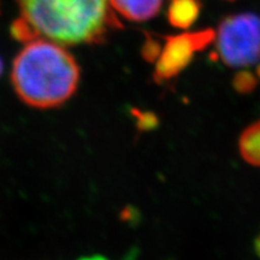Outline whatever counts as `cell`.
Returning a JSON list of instances; mask_svg holds the SVG:
<instances>
[{
    "mask_svg": "<svg viewBox=\"0 0 260 260\" xmlns=\"http://www.w3.org/2000/svg\"><path fill=\"white\" fill-rule=\"evenodd\" d=\"M213 39L212 30L187 32L169 38L155 61V80L161 82L176 77L188 67L194 54L204 50Z\"/></svg>",
    "mask_w": 260,
    "mask_h": 260,
    "instance_id": "cell-4",
    "label": "cell"
},
{
    "mask_svg": "<svg viewBox=\"0 0 260 260\" xmlns=\"http://www.w3.org/2000/svg\"><path fill=\"white\" fill-rule=\"evenodd\" d=\"M80 80V65L71 52L47 39L25 42L11 68L15 93L25 105L40 110L67 103L76 93Z\"/></svg>",
    "mask_w": 260,
    "mask_h": 260,
    "instance_id": "cell-2",
    "label": "cell"
},
{
    "mask_svg": "<svg viewBox=\"0 0 260 260\" xmlns=\"http://www.w3.org/2000/svg\"><path fill=\"white\" fill-rule=\"evenodd\" d=\"M113 11L132 22H145L160 11L162 0H109Z\"/></svg>",
    "mask_w": 260,
    "mask_h": 260,
    "instance_id": "cell-5",
    "label": "cell"
},
{
    "mask_svg": "<svg viewBox=\"0 0 260 260\" xmlns=\"http://www.w3.org/2000/svg\"><path fill=\"white\" fill-rule=\"evenodd\" d=\"M258 73H259V76H260V69H259V71H258Z\"/></svg>",
    "mask_w": 260,
    "mask_h": 260,
    "instance_id": "cell-12",
    "label": "cell"
},
{
    "mask_svg": "<svg viewBox=\"0 0 260 260\" xmlns=\"http://www.w3.org/2000/svg\"><path fill=\"white\" fill-rule=\"evenodd\" d=\"M240 153L249 164L260 167V121L249 125L240 138Z\"/></svg>",
    "mask_w": 260,
    "mask_h": 260,
    "instance_id": "cell-7",
    "label": "cell"
},
{
    "mask_svg": "<svg viewBox=\"0 0 260 260\" xmlns=\"http://www.w3.org/2000/svg\"><path fill=\"white\" fill-rule=\"evenodd\" d=\"M255 84H256L255 77L252 76L249 73H246V71L240 73L235 77V80H234V86H235V88L241 93H246V92H249V90H252L255 87Z\"/></svg>",
    "mask_w": 260,
    "mask_h": 260,
    "instance_id": "cell-8",
    "label": "cell"
},
{
    "mask_svg": "<svg viewBox=\"0 0 260 260\" xmlns=\"http://www.w3.org/2000/svg\"><path fill=\"white\" fill-rule=\"evenodd\" d=\"M12 34L27 42L47 39L64 46L98 44L118 24L109 0H17Z\"/></svg>",
    "mask_w": 260,
    "mask_h": 260,
    "instance_id": "cell-1",
    "label": "cell"
},
{
    "mask_svg": "<svg viewBox=\"0 0 260 260\" xmlns=\"http://www.w3.org/2000/svg\"><path fill=\"white\" fill-rule=\"evenodd\" d=\"M199 14L200 3L198 0H171L168 9L169 22L180 29L189 28Z\"/></svg>",
    "mask_w": 260,
    "mask_h": 260,
    "instance_id": "cell-6",
    "label": "cell"
},
{
    "mask_svg": "<svg viewBox=\"0 0 260 260\" xmlns=\"http://www.w3.org/2000/svg\"><path fill=\"white\" fill-rule=\"evenodd\" d=\"M220 60L228 67L245 68L260 59V17L251 12L232 15L214 34Z\"/></svg>",
    "mask_w": 260,
    "mask_h": 260,
    "instance_id": "cell-3",
    "label": "cell"
},
{
    "mask_svg": "<svg viewBox=\"0 0 260 260\" xmlns=\"http://www.w3.org/2000/svg\"><path fill=\"white\" fill-rule=\"evenodd\" d=\"M254 249L256 252V254H258V256L260 258V234L258 235V237L255 239V242H254Z\"/></svg>",
    "mask_w": 260,
    "mask_h": 260,
    "instance_id": "cell-9",
    "label": "cell"
},
{
    "mask_svg": "<svg viewBox=\"0 0 260 260\" xmlns=\"http://www.w3.org/2000/svg\"><path fill=\"white\" fill-rule=\"evenodd\" d=\"M80 260H107V259L100 255H93V256H86V258L80 259Z\"/></svg>",
    "mask_w": 260,
    "mask_h": 260,
    "instance_id": "cell-10",
    "label": "cell"
},
{
    "mask_svg": "<svg viewBox=\"0 0 260 260\" xmlns=\"http://www.w3.org/2000/svg\"><path fill=\"white\" fill-rule=\"evenodd\" d=\"M3 70H4V63H3V59H2V57H0V76H2V74H3Z\"/></svg>",
    "mask_w": 260,
    "mask_h": 260,
    "instance_id": "cell-11",
    "label": "cell"
}]
</instances>
